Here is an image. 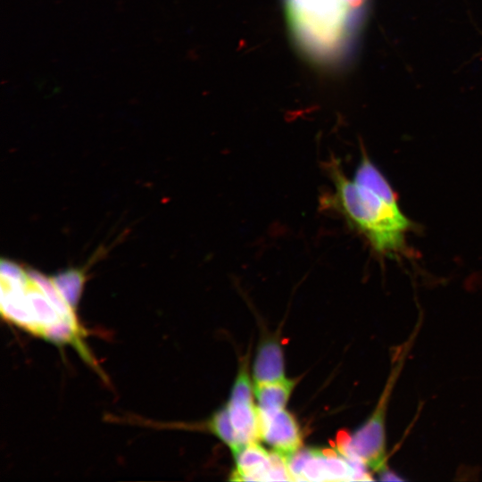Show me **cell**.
Segmentation results:
<instances>
[{"label": "cell", "mask_w": 482, "mask_h": 482, "mask_svg": "<svg viewBox=\"0 0 482 482\" xmlns=\"http://www.w3.org/2000/svg\"><path fill=\"white\" fill-rule=\"evenodd\" d=\"M328 170L333 192L322 197L321 204L340 213L378 255L405 253L406 235L413 224L400 209L388 180L363 148L352 179L335 159L328 162Z\"/></svg>", "instance_id": "1"}, {"label": "cell", "mask_w": 482, "mask_h": 482, "mask_svg": "<svg viewBox=\"0 0 482 482\" xmlns=\"http://www.w3.org/2000/svg\"><path fill=\"white\" fill-rule=\"evenodd\" d=\"M1 312L8 322L37 337L71 345L95 370L99 368L85 343L87 331L51 277L33 270L15 277L1 275Z\"/></svg>", "instance_id": "2"}, {"label": "cell", "mask_w": 482, "mask_h": 482, "mask_svg": "<svg viewBox=\"0 0 482 482\" xmlns=\"http://www.w3.org/2000/svg\"><path fill=\"white\" fill-rule=\"evenodd\" d=\"M287 20L301 47L318 60L335 58L348 37L346 0H285Z\"/></svg>", "instance_id": "3"}, {"label": "cell", "mask_w": 482, "mask_h": 482, "mask_svg": "<svg viewBox=\"0 0 482 482\" xmlns=\"http://www.w3.org/2000/svg\"><path fill=\"white\" fill-rule=\"evenodd\" d=\"M406 352H403L386 384L371 416L352 435L341 431L337 436V450L350 461H361L375 471L386 470V410L393 386L402 369Z\"/></svg>", "instance_id": "4"}, {"label": "cell", "mask_w": 482, "mask_h": 482, "mask_svg": "<svg viewBox=\"0 0 482 482\" xmlns=\"http://www.w3.org/2000/svg\"><path fill=\"white\" fill-rule=\"evenodd\" d=\"M258 408V407H257ZM259 434L268 445L289 458L302 446V436L295 418L284 409L273 412L258 410Z\"/></svg>", "instance_id": "5"}, {"label": "cell", "mask_w": 482, "mask_h": 482, "mask_svg": "<svg viewBox=\"0 0 482 482\" xmlns=\"http://www.w3.org/2000/svg\"><path fill=\"white\" fill-rule=\"evenodd\" d=\"M236 469L231 480L273 481L270 453L257 442H252L233 453Z\"/></svg>", "instance_id": "6"}, {"label": "cell", "mask_w": 482, "mask_h": 482, "mask_svg": "<svg viewBox=\"0 0 482 482\" xmlns=\"http://www.w3.org/2000/svg\"><path fill=\"white\" fill-rule=\"evenodd\" d=\"M253 374L254 384L285 378L283 351L277 339L262 341L254 359Z\"/></svg>", "instance_id": "7"}, {"label": "cell", "mask_w": 482, "mask_h": 482, "mask_svg": "<svg viewBox=\"0 0 482 482\" xmlns=\"http://www.w3.org/2000/svg\"><path fill=\"white\" fill-rule=\"evenodd\" d=\"M228 409L239 449L260 439L258 408L253 402L229 401ZM238 449V450H239Z\"/></svg>", "instance_id": "8"}, {"label": "cell", "mask_w": 482, "mask_h": 482, "mask_svg": "<svg viewBox=\"0 0 482 482\" xmlns=\"http://www.w3.org/2000/svg\"><path fill=\"white\" fill-rule=\"evenodd\" d=\"M295 385L294 380L286 378L254 384L258 410L262 412H273L284 409Z\"/></svg>", "instance_id": "9"}, {"label": "cell", "mask_w": 482, "mask_h": 482, "mask_svg": "<svg viewBox=\"0 0 482 482\" xmlns=\"http://www.w3.org/2000/svg\"><path fill=\"white\" fill-rule=\"evenodd\" d=\"M56 288L67 303L78 310L79 302L84 288L86 275L79 269H68L51 277Z\"/></svg>", "instance_id": "10"}, {"label": "cell", "mask_w": 482, "mask_h": 482, "mask_svg": "<svg viewBox=\"0 0 482 482\" xmlns=\"http://www.w3.org/2000/svg\"><path fill=\"white\" fill-rule=\"evenodd\" d=\"M207 427L211 432L230 447L232 453L239 449L237 434L231 423L227 405L214 412L207 422Z\"/></svg>", "instance_id": "11"}, {"label": "cell", "mask_w": 482, "mask_h": 482, "mask_svg": "<svg viewBox=\"0 0 482 482\" xmlns=\"http://www.w3.org/2000/svg\"><path fill=\"white\" fill-rule=\"evenodd\" d=\"M231 402H252V386L247 370V362H243L231 389Z\"/></svg>", "instance_id": "12"}, {"label": "cell", "mask_w": 482, "mask_h": 482, "mask_svg": "<svg viewBox=\"0 0 482 482\" xmlns=\"http://www.w3.org/2000/svg\"><path fill=\"white\" fill-rule=\"evenodd\" d=\"M381 479L382 480H401V478L397 475L394 474L393 472L386 471V470H383Z\"/></svg>", "instance_id": "13"}]
</instances>
